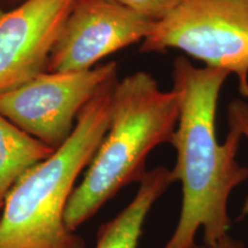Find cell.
I'll return each instance as SVG.
<instances>
[{
	"label": "cell",
	"instance_id": "9c48e42d",
	"mask_svg": "<svg viewBox=\"0 0 248 248\" xmlns=\"http://www.w3.org/2000/svg\"><path fill=\"white\" fill-rule=\"evenodd\" d=\"M54 151L0 114V203L28 170Z\"/></svg>",
	"mask_w": 248,
	"mask_h": 248
},
{
	"label": "cell",
	"instance_id": "ba28073f",
	"mask_svg": "<svg viewBox=\"0 0 248 248\" xmlns=\"http://www.w3.org/2000/svg\"><path fill=\"white\" fill-rule=\"evenodd\" d=\"M172 183L171 169L157 166L147 170L132 200L99 226L94 248H138L148 214Z\"/></svg>",
	"mask_w": 248,
	"mask_h": 248
},
{
	"label": "cell",
	"instance_id": "277c9868",
	"mask_svg": "<svg viewBox=\"0 0 248 248\" xmlns=\"http://www.w3.org/2000/svg\"><path fill=\"white\" fill-rule=\"evenodd\" d=\"M170 49L233 74L241 98L248 101V0H184L156 22L139 51Z\"/></svg>",
	"mask_w": 248,
	"mask_h": 248
},
{
	"label": "cell",
	"instance_id": "5b68a950",
	"mask_svg": "<svg viewBox=\"0 0 248 248\" xmlns=\"http://www.w3.org/2000/svg\"><path fill=\"white\" fill-rule=\"evenodd\" d=\"M117 70L111 61L84 71H44L0 93V114L55 150L71 135L80 110Z\"/></svg>",
	"mask_w": 248,
	"mask_h": 248
},
{
	"label": "cell",
	"instance_id": "6da1fadb",
	"mask_svg": "<svg viewBox=\"0 0 248 248\" xmlns=\"http://www.w3.org/2000/svg\"><path fill=\"white\" fill-rule=\"evenodd\" d=\"M229 76L194 66L183 55L173 61L172 90L178 93L179 115L170 141L176 151L171 176L182 185V207L163 248H191L199 231L202 243L214 244L231 229L229 199L248 179V168L237 160L241 133L229 128L222 144L216 135L217 104Z\"/></svg>",
	"mask_w": 248,
	"mask_h": 248
},
{
	"label": "cell",
	"instance_id": "8fae6325",
	"mask_svg": "<svg viewBox=\"0 0 248 248\" xmlns=\"http://www.w3.org/2000/svg\"><path fill=\"white\" fill-rule=\"evenodd\" d=\"M229 128H233L248 139V101L245 99H234L228 106ZM241 215L248 216V197L241 209Z\"/></svg>",
	"mask_w": 248,
	"mask_h": 248
},
{
	"label": "cell",
	"instance_id": "7a4b0ae2",
	"mask_svg": "<svg viewBox=\"0 0 248 248\" xmlns=\"http://www.w3.org/2000/svg\"><path fill=\"white\" fill-rule=\"evenodd\" d=\"M178 115V93L163 91L146 71L117 82L106 135L64 210L69 230L76 232L125 186L140 183L151 152L171 141Z\"/></svg>",
	"mask_w": 248,
	"mask_h": 248
},
{
	"label": "cell",
	"instance_id": "3957f363",
	"mask_svg": "<svg viewBox=\"0 0 248 248\" xmlns=\"http://www.w3.org/2000/svg\"><path fill=\"white\" fill-rule=\"evenodd\" d=\"M117 82L111 77L99 88L67 140L9 191L0 217V248H86L85 240L67 228L64 210L106 135Z\"/></svg>",
	"mask_w": 248,
	"mask_h": 248
},
{
	"label": "cell",
	"instance_id": "7c38bea8",
	"mask_svg": "<svg viewBox=\"0 0 248 248\" xmlns=\"http://www.w3.org/2000/svg\"><path fill=\"white\" fill-rule=\"evenodd\" d=\"M191 248H248L243 240L231 237L230 233L214 244L195 243Z\"/></svg>",
	"mask_w": 248,
	"mask_h": 248
},
{
	"label": "cell",
	"instance_id": "52a82bcc",
	"mask_svg": "<svg viewBox=\"0 0 248 248\" xmlns=\"http://www.w3.org/2000/svg\"><path fill=\"white\" fill-rule=\"evenodd\" d=\"M74 0H24L0 11V93L44 73Z\"/></svg>",
	"mask_w": 248,
	"mask_h": 248
},
{
	"label": "cell",
	"instance_id": "8992f818",
	"mask_svg": "<svg viewBox=\"0 0 248 248\" xmlns=\"http://www.w3.org/2000/svg\"><path fill=\"white\" fill-rule=\"evenodd\" d=\"M155 24L114 0H74L45 71L92 69L108 55L141 43Z\"/></svg>",
	"mask_w": 248,
	"mask_h": 248
},
{
	"label": "cell",
	"instance_id": "4fadbf2b",
	"mask_svg": "<svg viewBox=\"0 0 248 248\" xmlns=\"http://www.w3.org/2000/svg\"><path fill=\"white\" fill-rule=\"evenodd\" d=\"M1 210H2V204L0 203V217H1Z\"/></svg>",
	"mask_w": 248,
	"mask_h": 248
},
{
	"label": "cell",
	"instance_id": "30bf717a",
	"mask_svg": "<svg viewBox=\"0 0 248 248\" xmlns=\"http://www.w3.org/2000/svg\"><path fill=\"white\" fill-rule=\"evenodd\" d=\"M142 16L159 22L184 0H114Z\"/></svg>",
	"mask_w": 248,
	"mask_h": 248
}]
</instances>
